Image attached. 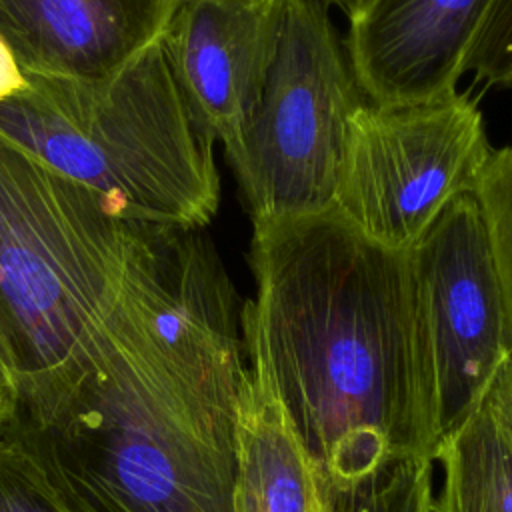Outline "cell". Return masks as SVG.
<instances>
[{
  "label": "cell",
  "mask_w": 512,
  "mask_h": 512,
  "mask_svg": "<svg viewBox=\"0 0 512 512\" xmlns=\"http://www.w3.org/2000/svg\"><path fill=\"white\" fill-rule=\"evenodd\" d=\"M466 72L488 86H512V0L490 2Z\"/></svg>",
  "instance_id": "obj_16"
},
{
  "label": "cell",
  "mask_w": 512,
  "mask_h": 512,
  "mask_svg": "<svg viewBox=\"0 0 512 512\" xmlns=\"http://www.w3.org/2000/svg\"><path fill=\"white\" fill-rule=\"evenodd\" d=\"M488 396L492 402V408L512 444V350L504 358V362L498 366L490 386Z\"/></svg>",
  "instance_id": "obj_17"
},
{
  "label": "cell",
  "mask_w": 512,
  "mask_h": 512,
  "mask_svg": "<svg viewBox=\"0 0 512 512\" xmlns=\"http://www.w3.org/2000/svg\"><path fill=\"white\" fill-rule=\"evenodd\" d=\"M322 2H326L328 6H338V8L344 10L346 16L350 18L352 14H356V12L364 6L366 0H322Z\"/></svg>",
  "instance_id": "obj_20"
},
{
  "label": "cell",
  "mask_w": 512,
  "mask_h": 512,
  "mask_svg": "<svg viewBox=\"0 0 512 512\" xmlns=\"http://www.w3.org/2000/svg\"><path fill=\"white\" fill-rule=\"evenodd\" d=\"M234 512H336L268 376L248 366L236 420Z\"/></svg>",
  "instance_id": "obj_11"
},
{
  "label": "cell",
  "mask_w": 512,
  "mask_h": 512,
  "mask_svg": "<svg viewBox=\"0 0 512 512\" xmlns=\"http://www.w3.org/2000/svg\"><path fill=\"white\" fill-rule=\"evenodd\" d=\"M12 406H14V400H12L10 384H8L6 374L2 370V364H0V422H4L10 416Z\"/></svg>",
  "instance_id": "obj_19"
},
{
  "label": "cell",
  "mask_w": 512,
  "mask_h": 512,
  "mask_svg": "<svg viewBox=\"0 0 512 512\" xmlns=\"http://www.w3.org/2000/svg\"><path fill=\"white\" fill-rule=\"evenodd\" d=\"M492 0H366L346 50L376 104L426 102L456 92Z\"/></svg>",
  "instance_id": "obj_9"
},
{
  "label": "cell",
  "mask_w": 512,
  "mask_h": 512,
  "mask_svg": "<svg viewBox=\"0 0 512 512\" xmlns=\"http://www.w3.org/2000/svg\"><path fill=\"white\" fill-rule=\"evenodd\" d=\"M26 86V72L18 64L12 48L0 36V100L18 94Z\"/></svg>",
  "instance_id": "obj_18"
},
{
  "label": "cell",
  "mask_w": 512,
  "mask_h": 512,
  "mask_svg": "<svg viewBox=\"0 0 512 512\" xmlns=\"http://www.w3.org/2000/svg\"><path fill=\"white\" fill-rule=\"evenodd\" d=\"M406 256L440 442L480 402L512 350L504 288L478 194L456 196Z\"/></svg>",
  "instance_id": "obj_7"
},
{
  "label": "cell",
  "mask_w": 512,
  "mask_h": 512,
  "mask_svg": "<svg viewBox=\"0 0 512 512\" xmlns=\"http://www.w3.org/2000/svg\"><path fill=\"white\" fill-rule=\"evenodd\" d=\"M368 102L330 6L284 0L262 94L226 154L252 224L334 210L350 126Z\"/></svg>",
  "instance_id": "obj_5"
},
{
  "label": "cell",
  "mask_w": 512,
  "mask_h": 512,
  "mask_svg": "<svg viewBox=\"0 0 512 512\" xmlns=\"http://www.w3.org/2000/svg\"><path fill=\"white\" fill-rule=\"evenodd\" d=\"M256 294L242 304L262 370L330 498L438 446L434 388L418 340L406 252L340 214L254 224Z\"/></svg>",
  "instance_id": "obj_2"
},
{
  "label": "cell",
  "mask_w": 512,
  "mask_h": 512,
  "mask_svg": "<svg viewBox=\"0 0 512 512\" xmlns=\"http://www.w3.org/2000/svg\"><path fill=\"white\" fill-rule=\"evenodd\" d=\"M196 230L132 216L0 136V364L14 406L156 292Z\"/></svg>",
  "instance_id": "obj_3"
},
{
  "label": "cell",
  "mask_w": 512,
  "mask_h": 512,
  "mask_svg": "<svg viewBox=\"0 0 512 512\" xmlns=\"http://www.w3.org/2000/svg\"><path fill=\"white\" fill-rule=\"evenodd\" d=\"M242 304L202 230L154 294L0 430L72 512H234Z\"/></svg>",
  "instance_id": "obj_1"
},
{
  "label": "cell",
  "mask_w": 512,
  "mask_h": 512,
  "mask_svg": "<svg viewBox=\"0 0 512 512\" xmlns=\"http://www.w3.org/2000/svg\"><path fill=\"white\" fill-rule=\"evenodd\" d=\"M432 458L396 460L358 488L330 498L336 512H432Z\"/></svg>",
  "instance_id": "obj_13"
},
{
  "label": "cell",
  "mask_w": 512,
  "mask_h": 512,
  "mask_svg": "<svg viewBox=\"0 0 512 512\" xmlns=\"http://www.w3.org/2000/svg\"><path fill=\"white\" fill-rule=\"evenodd\" d=\"M476 194L488 222L512 332V144L494 152Z\"/></svg>",
  "instance_id": "obj_14"
},
{
  "label": "cell",
  "mask_w": 512,
  "mask_h": 512,
  "mask_svg": "<svg viewBox=\"0 0 512 512\" xmlns=\"http://www.w3.org/2000/svg\"><path fill=\"white\" fill-rule=\"evenodd\" d=\"M444 480L432 512H512V444L488 390L438 442Z\"/></svg>",
  "instance_id": "obj_12"
},
{
  "label": "cell",
  "mask_w": 512,
  "mask_h": 512,
  "mask_svg": "<svg viewBox=\"0 0 512 512\" xmlns=\"http://www.w3.org/2000/svg\"><path fill=\"white\" fill-rule=\"evenodd\" d=\"M174 0H0V36L24 72L100 76L154 42Z\"/></svg>",
  "instance_id": "obj_10"
},
{
  "label": "cell",
  "mask_w": 512,
  "mask_h": 512,
  "mask_svg": "<svg viewBox=\"0 0 512 512\" xmlns=\"http://www.w3.org/2000/svg\"><path fill=\"white\" fill-rule=\"evenodd\" d=\"M284 0H174L160 44L200 124L228 154L240 140L274 56Z\"/></svg>",
  "instance_id": "obj_8"
},
{
  "label": "cell",
  "mask_w": 512,
  "mask_h": 512,
  "mask_svg": "<svg viewBox=\"0 0 512 512\" xmlns=\"http://www.w3.org/2000/svg\"><path fill=\"white\" fill-rule=\"evenodd\" d=\"M0 136L144 220L204 228L220 204L214 140L160 36L100 76L26 72V86L0 100Z\"/></svg>",
  "instance_id": "obj_4"
},
{
  "label": "cell",
  "mask_w": 512,
  "mask_h": 512,
  "mask_svg": "<svg viewBox=\"0 0 512 512\" xmlns=\"http://www.w3.org/2000/svg\"><path fill=\"white\" fill-rule=\"evenodd\" d=\"M494 152L468 92L368 102L350 126L334 212L366 238L406 252L456 196L476 192Z\"/></svg>",
  "instance_id": "obj_6"
},
{
  "label": "cell",
  "mask_w": 512,
  "mask_h": 512,
  "mask_svg": "<svg viewBox=\"0 0 512 512\" xmlns=\"http://www.w3.org/2000/svg\"><path fill=\"white\" fill-rule=\"evenodd\" d=\"M0 512H72L42 466L2 430Z\"/></svg>",
  "instance_id": "obj_15"
}]
</instances>
